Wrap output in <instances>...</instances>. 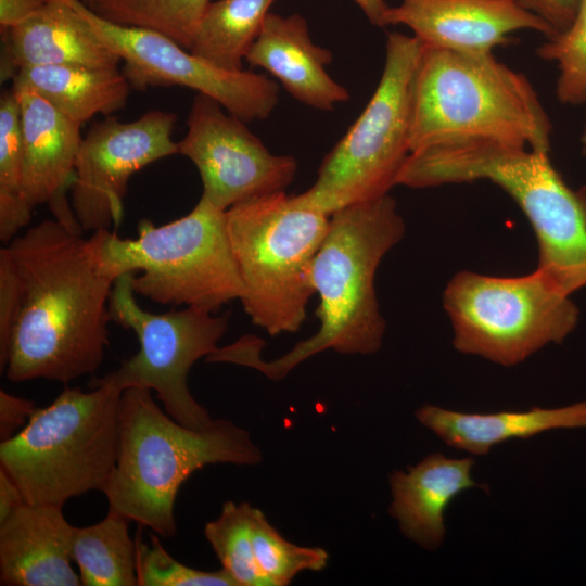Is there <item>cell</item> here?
Returning <instances> with one entry per match:
<instances>
[{
  "label": "cell",
  "mask_w": 586,
  "mask_h": 586,
  "mask_svg": "<svg viewBox=\"0 0 586 586\" xmlns=\"http://www.w3.org/2000/svg\"><path fill=\"white\" fill-rule=\"evenodd\" d=\"M416 418L446 445L481 456L509 440H526L549 430L586 428V399L559 408L489 413L424 405L416 411Z\"/></svg>",
  "instance_id": "obj_21"
},
{
  "label": "cell",
  "mask_w": 586,
  "mask_h": 586,
  "mask_svg": "<svg viewBox=\"0 0 586 586\" xmlns=\"http://www.w3.org/2000/svg\"><path fill=\"white\" fill-rule=\"evenodd\" d=\"M131 521L109 509L100 522L74 527L72 558L84 586H137V540Z\"/></svg>",
  "instance_id": "obj_24"
},
{
  "label": "cell",
  "mask_w": 586,
  "mask_h": 586,
  "mask_svg": "<svg viewBox=\"0 0 586 586\" xmlns=\"http://www.w3.org/2000/svg\"><path fill=\"white\" fill-rule=\"evenodd\" d=\"M570 296L537 268L520 277L466 270L448 282L443 306L458 352L511 367L573 332L578 309Z\"/></svg>",
  "instance_id": "obj_10"
},
{
  "label": "cell",
  "mask_w": 586,
  "mask_h": 586,
  "mask_svg": "<svg viewBox=\"0 0 586 586\" xmlns=\"http://www.w3.org/2000/svg\"><path fill=\"white\" fill-rule=\"evenodd\" d=\"M552 125L525 75L493 52L424 46L411 90L409 151L495 141L549 152Z\"/></svg>",
  "instance_id": "obj_4"
},
{
  "label": "cell",
  "mask_w": 586,
  "mask_h": 586,
  "mask_svg": "<svg viewBox=\"0 0 586 586\" xmlns=\"http://www.w3.org/2000/svg\"><path fill=\"white\" fill-rule=\"evenodd\" d=\"M13 88H27L71 120L82 125L110 116L128 101L131 86L118 67L46 65L21 68Z\"/></svg>",
  "instance_id": "obj_22"
},
{
  "label": "cell",
  "mask_w": 586,
  "mask_h": 586,
  "mask_svg": "<svg viewBox=\"0 0 586 586\" xmlns=\"http://www.w3.org/2000/svg\"><path fill=\"white\" fill-rule=\"evenodd\" d=\"M473 458L425 457L407 472L390 476L393 501L390 513L403 534L423 548H438L445 537V511L453 499L472 487H483L471 475Z\"/></svg>",
  "instance_id": "obj_20"
},
{
  "label": "cell",
  "mask_w": 586,
  "mask_h": 586,
  "mask_svg": "<svg viewBox=\"0 0 586 586\" xmlns=\"http://www.w3.org/2000/svg\"><path fill=\"white\" fill-rule=\"evenodd\" d=\"M22 115V193L33 207L46 204L54 219L82 233L69 192L75 162L82 141L81 125L71 120L27 88H13Z\"/></svg>",
  "instance_id": "obj_16"
},
{
  "label": "cell",
  "mask_w": 586,
  "mask_h": 586,
  "mask_svg": "<svg viewBox=\"0 0 586 586\" xmlns=\"http://www.w3.org/2000/svg\"><path fill=\"white\" fill-rule=\"evenodd\" d=\"M23 131L20 101L5 90L0 99V240L8 244L31 219L22 193Z\"/></svg>",
  "instance_id": "obj_26"
},
{
  "label": "cell",
  "mask_w": 586,
  "mask_h": 586,
  "mask_svg": "<svg viewBox=\"0 0 586 586\" xmlns=\"http://www.w3.org/2000/svg\"><path fill=\"white\" fill-rule=\"evenodd\" d=\"M36 408L33 400L1 390L0 441H8L17 434L27 424Z\"/></svg>",
  "instance_id": "obj_31"
},
{
  "label": "cell",
  "mask_w": 586,
  "mask_h": 586,
  "mask_svg": "<svg viewBox=\"0 0 586 586\" xmlns=\"http://www.w3.org/2000/svg\"><path fill=\"white\" fill-rule=\"evenodd\" d=\"M132 273H124L114 281L110 316L111 321L136 333L139 351L116 370L92 379L90 386L106 384L120 392L148 387L156 392L166 412L176 421L203 429L214 419L192 396L188 374L198 359L218 348L228 328V314L215 316L195 307L150 313L136 301Z\"/></svg>",
  "instance_id": "obj_11"
},
{
  "label": "cell",
  "mask_w": 586,
  "mask_h": 586,
  "mask_svg": "<svg viewBox=\"0 0 586 586\" xmlns=\"http://www.w3.org/2000/svg\"><path fill=\"white\" fill-rule=\"evenodd\" d=\"M404 234V220L390 194L333 213L311 266V284L319 296L317 333L272 361L262 358L263 340L243 335L218 347L208 362L250 367L279 381L326 349L347 355L375 353L386 328L375 296V271Z\"/></svg>",
  "instance_id": "obj_2"
},
{
  "label": "cell",
  "mask_w": 586,
  "mask_h": 586,
  "mask_svg": "<svg viewBox=\"0 0 586 586\" xmlns=\"http://www.w3.org/2000/svg\"><path fill=\"white\" fill-rule=\"evenodd\" d=\"M332 52L313 42L303 16L268 13L245 61L276 77L297 101L316 110L331 111L348 101V90L326 67Z\"/></svg>",
  "instance_id": "obj_19"
},
{
  "label": "cell",
  "mask_w": 586,
  "mask_h": 586,
  "mask_svg": "<svg viewBox=\"0 0 586 586\" xmlns=\"http://www.w3.org/2000/svg\"><path fill=\"white\" fill-rule=\"evenodd\" d=\"M226 218L244 311L271 336L296 332L315 293L311 266L330 216L280 191L235 204Z\"/></svg>",
  "instance_id": "obj_8"
},
{
  "label": "cell",
  "mask_w": 586,
  "mask_h": 586,
  "mask_svg": "<svg viewBox=\"0 0 586 586\" xmlns=\"http://www.w3.org/2000/svg\"><path fill=\"white\" fill-rule=\"evenodd\" d=\"M157 534L150 542L137 535V586H238L224 570L202 571L190 568L170 556Z\"/></svg>",
  "instance_id": "obj_30"
},
{
  "label": "cell",
  "mask_w": 586,
  "mask_h": 586,
  "mask_svg": "<svg viewBox=\"0 0 586 586\" xmlns=\"http://www.w3.org/2000/svg\"><path fill=\"white\" fill-rule=\"evenodd\" d=\"M63 1L119 55L131 88L186 87L216 100L245 123L266 119L278 104L279 86L266 75L218 68L161 34L113 24L81 0Z\"/></svg>",
  "instance_id": "obj_12"
},
{
  "label": "cell",
  "mask_w": 586,
  "mask_h": 586,
  "mask_svg": "<svg viewBox=\"0 0 586 586\" xmlns=\"http://www.w3.org/2000/svg\"><path fill=\"white\" fill-rule=\"evenodd\" d=\"M25 502L18 485L4 469L0 468V523Z\"/></svg>",
  "instance_id": "obj_34"
},
{
  "label": "cell",
  "mask_w": 586,
  "mask_h": 586,
  "mask_svg": "<svg viewBox=\"0 0 586 586\" xmlns=\"http://www.w3.org/2000/svg\"><path fill=\"white\" fill-rule=\"evenodd\" d=\"M537 55L558 68L556 95L569 105L586 103V0H579L570 26L540 44Z\"/></svg>",
  "instance_id": "obj_29"
},
{
  "label": "cell",
  "mask_w": 586,
  "mask_h": 586,
  "mask_svg": "<svg viewBox=\"0 0 586 586\" xmlns=\"http://www.w3.org/2000/svg\"><path fill=\"white\" fill-rule=\"evenodd\" d=\"M91 388L65 386L0 443V468L27 504L63 507L106 485L117 460L122 392L106 384Z\"/></svg>",
  "instance_id": "obj_6"
},
{
  "label": "cell",
  "mask_w": 586,
  "mask_h": 586,
  "mask_svg": "<svg viewBox=\"0 0 586 586\" xmlns=\"http://www.w3.org/2000/svg\"><path fill=\"white\" fill-rule=\"evenodd\" d=\"M250 524L256 562L271 586L289 585L301 572L327 566L329 555L324 549L290 543L255 507L251 508Z\"/></svg>",
  "instance_id": "obj_28"
},
{
  "label": "cell",
  "mask_w": 586,
  "mask_h": 586,
  "mask_svg": "<svg viewBox=\"0 0 586 586\" xmlns=\"http://www.w3.org/2000/svg\"><path fill=\"white\" fill-rule=\"evenodd\" d=\"M361 9L369 22L385 27V14L390 8L384 0H354Z\"/></svg>",
  "instance_id": "obj_35"
},
{
  "label": "cell",
  "mask_w": 586,
  "mask_h": 586,
  "mask_svg": "<svg viewBox=\"0 0 586 586\" xmlns=\"http://www.w3.org/2000/svg\"><path fill=\"white\" fill-rule=\"evenodd\" d=\"M114 280L90 238L56 219L0 250V372L11 382L67 384L94 373L109 345Z\"/></svg>",
  "instance_id": "obj_1"
},
{
  "label": "cell",
  "mask_w": 586,
  "mask_h": 586,
  "mask_svg": "<svg viewBox=\"0 0 586 586\" xmlns=\"http://www.w3.org/2000/svg\"><path fill=\"white\" fill-rule=\"evenodd\" d=\"M252 506L226 501L221 512L206 523L204 535L224 569L238 586H271L255 559L252 536Z\"/></svg>",
  "instance_id": "obj_27"
},
{
  "label": "cell",
  "mask_w": 586,
  "mask_h": 586,
  "mask_svg": "<svg viewBox=\"0 0 586 586\" xmlns=\"http://www.w3.org/2000/svg\"><path fill=\"white\" fill-rule=\"evenodd\" d=\"M209 2V0H92L88 7L113 24L161 34L189 50Z\"/></svg>",
  "instance_id": "obj_25"
},
{
  "label": "cell",
  "mask_w": 586,
  "mask_h": 586,
  "mask_svg": "<svg viewBox=\"0 0 586 586\" xmlns=\"http://www.w3.org/2000/svg\"><path fill=\"white\" fill-rule=\"evenodd\" d=\"M177 115L151 110L132 122L104 116L82 137L69 202L82 231L117 228L130 177L161 158L178 154L171 138Z\"/></svg>",
  "instance_id": "obj_13"
},
{
  "label": "cell",
  "mask_w": 586,
  "mask_h": 586,
  "mask_svg": "<svg viewBox=\"0 0 586 586\" xmlns=\"http://www.w3.org/2000/svg\"><path fill=\"white\" fill-rule=\"evenodd\" d=\"M226 212L201 196L190 213L165 225L141 219L136 239L95 231L101 268L114 281L133 272L135 293L155 303L215 314L244 292Z\"/></svg>",
  "instance_id": "obj_7"
},
{
  "label": "cell",
  "mask_w": 586,
  "mask_h": 586,
  "mask_svg": "<svg viewBox=\"0 0 586 586\" xmlns=\"http://www.w3.org/2000/svg\"><path fill=\"white\" fill-rule=\"evenodd\" d=\"M1 81L24 67H118L119 55L65 1L51 0L28 20L1 33Z\"/></svg>",
  "instance_id": "obj_18"
},
{
  "label": "cell",
  "mask_w": 586,
  "mask_h": 586,
  "mask_svg": "<svg viewBox=\"0 0 586 586\" xmlns=\"http://www.w3.org/2000/svg\"><path fill=\"white\" fill-rule=\"evenodd\" d=\"M148 387H128L119 402L117 460L102 493L109 509L163 538L177 532L174 506L181 485L207 464H257L250 433L226 419L203 429L165 413Z\"/></svg>",
  "instance_id": "obj_5"
},
{
  "label": "cell",
  "mask_w": 586,
  "mask_h": 586,
  "mask_svg": "<svg viewBox=\"0 0 586 586\" xmlns=\"http://www.w3.org/2000/svg\"><path fill=\"white\" fill-rule=\"evenodd\" d=\"M51 0H0L1 33L28 20Z\"/></svg>",
  "instance_id": "obj_33"
},
{
  "label": "cell",
  "mask_w": 586,
  "mask_h": 586,
  "mask_svg": "<svg viewBox=\"0 0 586 586\" xmlns=\"http://www.w3.org/2000/svg\"><path fill=\"white\" fill-rule=\"evenodd\" d=\"M63 507L25 502L0 523V584L78 586Z\"/></svg>",
  "instance_id": "obj_17"
},
{
  "label": "cell",
  "mask_w": 586,
  "mask_h": 586,
  "mask_svg": "<svg viewBox=\"0 0 586 586\" xmlns=\"http://www.w3.org/2000/svg\"><path fill=\"white\" fill-rule=\"evenodd\" d=\"M275 0H217L209 2L189 51L218 68L242 71Z\"/></svg>",
  "instance_id": "obj_23"
},
{
  "label": "cell",
  "mask_w": 586,
  "mask_h": 586,
  "mask_svg": "<svg viewBox=\"0 0 586 586\" xmlns=\"http://www.w3.org/2000/svg\"><path fill=\"white\" fill-rule=\"evenodd\" d=\"M579 0H518L530 12L542 17L555 35L565 30L572 23Z\"/></svg>",
  "instance_id": "obj_32"
},
{
  "label": "cell",
  "mask_w": 586,
  "mask_h": 586,
  "mask_svg": "<svg viewBox=\"0 0 586 586\" xmlns=\"http://www.w3.org/2000/svg\"><path fill=\"white\" fill-rule=\"evenodd\" d=\"M422 42L387 34L385 62L368 104L324 156L314 184L293 195L302 207L328 216L388 194L410 154L411 90Z\"/></svg>",
  "instance_id": "obj_9"
},
{
  "label": "cell",
  "mask_w": 586,
  "mask_h": 586,
  "mask_svg": "<svg viewBox=\"0 0 586 586\" xmlns=\"http://www.w3.org/2000/svg\"><path fill=\"white\" fill-rule=\"evenodd\" d=\"M486 180L500 187L528 219L538 265L571 295L586 286V193L571 189L549 152L495 141H466L411 153L396 186L413 189Z\"/></svg>",
  "instance_id": "obj_3"
},
{
  "label": "cell",
  "mask_w": 586,
  "mask_h": 586,
  "mask_svg": "<svg viewBox=\"0 0 586 586\" xmlns=\"http://www.w3.org/2000/svg\"><path fill=\"white\" fill-rule=\"evenodd\" d=\"M81 1L87 5L92 2V0H81Z\"/></svg>",
  "instance_id": "obj_37"
},
{
  "label": "cell",
  "mask_w": 586,
  "mask_h": 586,
  "mask_svg": "<svg viewBox=\"0 0 586 586\" xmlns=\"http://www.w3.org/2000/svg\"><path fill=\"white\" fill-rule=\"evenodd\" d=\"M387 25H405L424 46L460 53L493 52L523 29L555 35L518 0H399L386 11Z\"/></svg>",
  "instance_id": "obj_15"
},
{
  "label": "cell",
  "mask_w": 586,
  "mask_h": 586,
  "mask_svg": "<svg viewBox=\"0 0 586 586\" xmlns=\"http://www.w3.org/2000/svg\"><path fill=\"white\" fill-rule=\"evenodd\" d=\"M579 141H581L582 153L586 155V115H585V120H584L583 128L581 131Z\"/></svg>",
  "instance_id": "obj_36"
},
{
  "label": "cell",
  "mask_w": 586,
  "mask_h": 586,
  "mask_svg": "<svg viewBox=\"0 0 586 586\" xmlns=\"http://www.w3.org/2000/svg\"><path fill=\"white\" fill-rule=\"evenodd\" d=\"M178 154L198 168L202 198L227 211L241 202L284 191L297 163L291 155L272 154L247 127L216 100L196 93Z\"/></svg>",
  "instance_id": "obj_14"
}]
</instances>
